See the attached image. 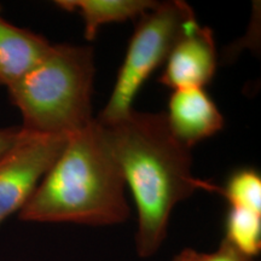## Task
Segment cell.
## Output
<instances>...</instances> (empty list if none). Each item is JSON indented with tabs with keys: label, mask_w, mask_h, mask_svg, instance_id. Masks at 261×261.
<instances>
[{
	"label": "cell",
	"mask_w": 261,
	"mask_h": 261,
	"mask_svg": "<svg viewBox=\"0 0 261 261\" xmlns=\"http://www.w3.org/2000/svg\"><path fill=\"white\" fill-rule=\"evenodd\" d=\"M21 127H8L0 128V156L4 155L17 140Z\"/></svg>",
	"instance_id": "4fadbf2b"
},
{
	"label": "cell",
	"mask_w": 261,
	"mask_h": 261,
	"mask_svg": "<svg viewBox=\"0 0 261 261\" xmlns=\"http://www.w3.org/2000/svg\"><path fill=\"white\" fill-rule=\"evenodd\" d=\"M224 195L230 207H240L261 213V178L254 169H241L228 179Z\"/></svg>",
	"instance_id": "8fae6325"
},
{
	"label": "cell",
	"mask_w": 261,
	"mask_h": 261,
	"mask_svg": "<svg viewBox=\"0 0 261 261\" xmlns=\"http://www.w3.org/2000/svg\"><path fill=\"white\" fill-rule=\"evenodd\" d=\"M126 182L96 119L68 137L64 149L19 211L28 223L87 226L122 224L129 217Z\"/></svg>",
	"instance_id": "7a4b0ae2"
},
{
	"label": "cell",
	"mask_w": 261,
	"mask_h": 261,
	"mask_svg": "<svg viewBox=\"0 0 261 261\" xmlns=\"http://www.w3.org/2000/svg\"><path fill=\"white\" fill-rule=\"evenodd\" d=\"M93 51L90 46L52 44L42 60L8 87L23 130L68 137L93 121Z\"/></svg>",
	"instance_id": "3957f363"
},
{
	"label": "cell",
	"mask_w": 261,
	"mask_h": 261,
	"mask_svg": "<svg viewBox=\"0 0 261 261\" xmlns=\"http://www.w3.org/2000/svg\"><path fill=\"white\" fill-rule=\"evenodd\" d=\"M217 63L213 33L198 24L173 47L160 83L174 91L203 89L214 76Z\"/></svg>",
	"instance_id": "8992f818"
},
{
	"label": "cell",
	"mask_w": 261,
	"mask_h": 261,
	"mask_svg": "<svg viewBox=\"0 0 261 261\" xmlns=\"http://www.w3.org/2000/svg\"><path fill=\"white\" fill-rule=\"evenodd\" d=\"M99 125L135 198L137 253L154 256L167 237L175 205L196 190L220 189L192 175L191 149L175 138L165 113L132 110L120 121Z\"/></svg>",
	"instance_id": "6da1fadb"
},
{
	"label": "cell",
	"mask_w": 261,
	"mask_h": 261,
	"mask_svg": "<svg viewBox=\"0 0 261 261\" xmlns=\"http://www.w3.org/2000/svg\"><path fill=\"white\" fill-rule=\"evenodd\" d=\"M165 114L173 135L189 149L219 132L225 123L220 110L203 89L174 91Z\"/></svg>",
	"instance_id": "52a82bcc"
},
{
	"label": "cell",
	"mask_w": 261,
	"mask_h": 261,
	"mask_svg": "<svg viewBox=\"0 0 261 261\" xmlns=\"http://www.w3.org/2000/svg\"><path fill=\"white\" fill-rule=\"evenodd\" d=\"M197 25L194 10L181 0L158 3L140 16L112 96L97 121L112 125L129 115L145 80L166 63L175 44Z\"/></svg>",
	"instance_id": "277c9868"
},
{
	"label": "cell",
	"mask_w": 261,
	"mask_h": 261,
	"mask_svg": "<svg viewBox=\"0 0 261 261\" xmlns=\"http://www.w3.org/2000/svg\"><path fill=\"white\" fill-rule=\"evenodd\" d=\"M62 10L77 12L85 22V38L92 41L103 24L140 17L158 2L152 0H57Z\"/></svg>",
	"instance_id": "9c48e42d"
},
{
	"label": "cell",
	"mask_w": 261,
	"mask_h": 261,
	"mask_svg": "<svg viewBox=\"0 0 261 261\" xmlns=\"http://www.w3.org/2000/svg\"><path fill=\"white\" fill-rule=\"evenodd\" d=\"M51 42L0 15V85L8 89L42 60Z\"/></svg>",
	"instance_id": "ba28073f"
},
{
	"label": "cell",
	"mask_w": 261,
	"mask_h": 261,
	"mask_svg": "<svg viewBox=\"0 0 261 261\" xmlns=\"http://www.w3.org/2000/svg\"><path fill=\"white\" fill-rule=\"evenodd\" d=\"M224 240L243 254L255 259L261 250V213L230 207Z\"/></svg>",
	"instance_id": "30bf717a"
},
{
	"label": "cell",
	"mask_w": 261,
	"mask_h": 261,
	"mask_svg": "<svg viewBox=\"0 0 261 261\" xmlns=\"http://www.w3.org/2000/svg\"><path fill=\"white\" fill-rule=\"evenodd\" d=\"M196 261H254V259L238 250L226 240H223L219 248L214 252H196Z\"/></svg>",
	"instance_id": "7c38bea8"
},
{
	"label": "cell",
	"mask_w": 261,
	"mask_h": 261,
	"mask_svg": "<svg viewBox=\"0 0 261 261\" xmlns=\"http://www.w3.org/2000/svg\"><path fill=\"white\" fill-rule=\"evenodd\" d=\"M196 252L197 250L187 248V249L181 250L177 256L173 259V261H196Z\"/></svg>",
	"instance_id": "5bb4252c"
},
{
	"label": "cell",
	"mask_w": 261,
	"mask_h": 261,
	"mask_svg": "<svg viewBox=\"0 0 261 261\" xmlns=\"http://www.w3.org/2000/svg\"><path fill=\"white\" fill-rule=\"evenodd\" d=\"M67 139L21 128L15 144L0 156V226L24 207L61 155Z\"/></svg>",
	"instance_id": "5b68a950"
}]
</instances>
